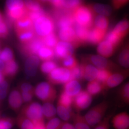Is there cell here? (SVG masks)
Wrapping results in <instances>:
<instances>
[{
    "instance_id": "11a10c76",
    "label": "cell",
    "mask_w": 129,
    "mask_h": 129,
    "mask_svg": "<svg viewBox=\"0 0 129 129\" xmlns=\"http://www.w3.org/2000/svg\"><path fill=\"white\" fill-rule=\"evenodd\" d=\"M63 1H50L48 2L55 9H62Z\"/></svg>"
},
{
    "instance_id": "ffe728a7",
    "label": "cell",
    "mask_w": 129,
    "mask_h": 129,
    "mask_svg": "<svg viewBox=\"0 0 129 129\" xmlns=\"http://www.w3.org/2000/svg\"><path fill=\"white\" fill-rule=\"evenodd\" d=\"M91 9L95 17L101 15L108 17L111 16L112 12V7L109 5L101 3H94L88 5Z\"/></svg>"
},
{
    "instance_id": "9c48e42d",
    "label": "cell",
    "mask_w": 129,
    "mask_h": 129,
    "mask_svg": "<svg viewBox=\"0 0 129 129\" xmlns=\"http://www.w3.org/2000/svg\"><path fill=\"white\" fill-rule=\"evenodd\" d=\"M128 78L129 68H122L113 72L108 80L104 85L105 90L117 87Z\"/></svg>"
},
{
    "instance_id": "60d3db41",
    "label": "cell",
    "mask_w": 129,
    "mask_h": 129,
    "mask_svg": "<svg viewBox=\"0 0 129 129\" xmlns=\"http://www.w3.org/2000/svg\"><path fill=\"white\" fill-rule=\"evenodd\" d=\"M112 73V71L108 70L98 69V73L96 80L104 85Z\"/></svg>"
},
{
    "instance_id": "83f0119b",
    "label": "cell",
    "mask_w": 129,
    "mask_h": 129,
    "mask_svg": "<svg viewBox=\"0 0 129 129\" xmlns=\"http://www.w3.org/2000/svg\"><path fill=\"white\" fill-rule=\"evenodd\" d=\"M109 23L108 17L98 15L95 17L93 27L107 32Z\"/></svg>"
},
{
    "instance_id": "91938a15",
    "label": "cell",
    "mask_w": 129,
    "mask_h": 129,
    "mask_svg": "<svg viewBox=\"0 0 129 129\" xmlns=\"http://www.w3.org/2000/svg\"><path fill=\"white\" fill-rule=\"evenodd\" d=\"M5 75L3 72H0V84L4 81L5 79Z\"/></svg>"
},
{
    "instance_id": "680465c9",
    "label": "cell",
    "mask_w": 129,
    "mask_h": 129,
    "mask_svg": "<svg viewBox=\"0 0 129 129\" xmlns=\"http://www.w3.org/2000/svg\"><path fill=\"white\" fill-rule=\"evenodd\" d=\"M5 62L0 59V72H3L5 68Z\"/></svg>"
},
{
    "instance_id": "f1b7e54d",
    "label": "cell",
    "mask_w": 129,
    "mask_h": 129,
    "mask_svg": "<svg viewBox=\"0 0 129 129\" xmlns=\"http://www.w3.org/2000/svg\"><path fill=\"white\" fill-rule=\"evenodd\" d=\"M37 55L39 58L42 61H50L55 57V51L52 48L44 46L40 49Z\"/></svg>"
},
{
    "instance_id": "44dd1931",
    "label": "cell",
    "mask_w": 129,
    "mask_h": 129,
    "mask_svg": "<svg viewBox=\"0 0 129 129\" xmlns=\"http://www.w3.org/2000/svg\"><path fill=\"white\" fill-rule=\"evenodd\" d=\"M81 85L79 81L72 80L64 84L63 92L74 98L81 90Z\"/></svg>"
},
{
    "instance_id": "1f68e13d",
    "label": "cell",
    "mask_w": 129,
    "mask_h": 129,
    "mask_svg": "<svg viewBox=\"0 0 129 129\" xmlns=\"http://www.w3.org/2000/svg\"><path fill=\"white\" fill-rule=\"evenodd\" d=\"M16 34L19 40L22 44H27L29 42L36 36L34 28L16 32Z\"/></svg>"
},
{
    "instance_id": "f35d334b",
    "label": "cell",
    "mask_w": 129,
    "mask_h": 129,
    "mask_svg": "<svg viewBox=\"0 0 129 129\" xmlns=\"http://www.w3.org/2000/svg\"><path fill=\"white\" fill-rule=\"evenodd\" d=\"M57 67V63L54 61H45L41 64L40 70L43 73L49 74Z\"/></svg>"
},
{
    "instance_id": "f546056e",
    "label": "cell",
    "mask_w": 129,
    "mask_h": 129,
    "mask_svg": "<svg viewBox=\"0 0 129 129\" xmlns=\"http://www.w3.org/2000/svg\"><path fill=\"white\" fill-rule=\"evenodd\" d=\"M18 70V64L14 60L5 63V68L3 72L5 76L12 77L16 75Z\"/></svg>"
},
{
    "instance_id": "e575fe53",
    "label": "cell",
    "mask_w": 129,
    "mask_h": 129,
    "mask_svg": "<svg viewBox=\"0 0 129 129\" xmlns=\"http://www.w3.org/2000/svg\"><path fill=\"white\" fill-rule=\"evenodd\" d=\"M17 122L20 129H34V122L22 114H21L18 116Z\"/></svg>"
},
{
    "instance_id": "7dc6e473",
    "label": "cell",
    "mask_w": 129,
    "mask_h": 129,
    "mask_svg": "<svg viewBox=\"0 0 129 129\" xmlns=\"http://www.w3.org/2000/svg\"><path fill=\"white\" fill-rule=\"evenodd\" d=\"M129 4V0H113L111 2L112 7L115 11L120 10Z\"/></svg>"
},
{
    "instance_id": "c3c4849f",
    "label": "cell",
    "mask_w": 129,
    "mask_h": 129,
    "mask_svg": "<svg viewBox=\"0 0 129 129\" xmlns=\"http://www.w3.org/2000/svg\"><path fill=\"white\" fill-rule=\"evenodd\" d=\"M112 117V115L108 114L104 117L101 122L94 127V129H109L110 120Z\"/></svg>"
},
{
    "instance_id": "7402d4cb",
    "label": "cell",
    "mask_w": 129,
    "mask_h": 129,
    "mask_svg": "<svg viewBox=\"0 0 129 129\" xmlns=\"http://www.w3.org/2000/svg\"><path fill=\"white\" fill-rule=\"evenodd\" d=\"M14 25L16 33L34 29V22L27 14L15 21Z\"/></svg>"
},
{
    "instance_id": "db71d44e",
    "label": "cell",
    "mask_w": 129,
    "mask_h": 129,
    "mask_svg": "<svg viewBox=\"0 0 129 129\" xmlns=\"http://www.w3.org/2000/svg\"><path fill=\"white\" fill-rule=\"evenodd\" d=\"M22 92H34V89L31 85L28 83H24L22 84L20 87Z\"/></svg>"
},
{
    "instance_id": "e0dca14e",
    "label": "cell",
    "mask_w": 129,
    "mask_h": 129,
    "mask_svg": "<svg viewBox=\"0 0 129 129\" xmlns=\"http://www.w3.org/2000/svg\"><path fill=\"white\" fill-rule=\"evenodd\" d=\"M112 30L122 40L129 35V19L127 17L122 19L115 25Z\"/></svg>"
},
{
    "instance_id": "2e32d148",
    "label": "cell",
    "mask_w": 129,
    "mask_h": 129,
    "mask_svg": "<svg viewBox=\"0 0 129 129\" xmlns=\"http://www.w3.org/2000/svg\"><path fill=\"white\" fill-rule=\"evenodd\" d=\"M112 123L114 129H129V114L122 112L113 117Z\"/></svg>"
},
{
    "instance_id": "9a60e30c",
    "label": "cell",
    "mask_w": 129,
    "mask_h": 129,
    "mask_svg": "<svg viewBox=\"0 0 129 129\" xmlns=\"http://www.w3.org/2000/svg\"><path fill=\"white\" fill-rule=\"evenodd\" d=\"M118 47L104 39L98 45L97 52L99 55L108 58L114 54Z\"/></svg>"
},
{
    "instance_id": "6f0895ef",
    "label": "cell",
    "mask_w": 129,
    "mask_h": 129,
    "mask_svg": "<svg viewBox=\"0 0 129 129\" xmlns=\"http://www.w3.org/2000/svg\"><path fill=\"white\" fill-rule=\"evenodd\" d=\"M60 129H75L73 124L67 122H62Z\"/></svg>"
},
{
    "instance_id": "d4e9b609",
    "label": "cell",
    "mask_w": 129,
    "mask_h": 129,
    "mask_svg": "<svg viewBox=\"0 0 129 129\" xmlns=\"http://www.w3.org/2000/svg\"><path fill=\"white\" fill-rule=\"evenodd\" d=\"M23 101L22 96L17 90H13L9 95L8 103L11 108L18 111L21 107Z\"/></svg>"
},
{
    "instance_id": "816d5d0a",
    "label": "cell",
    "mask_w": 129,
    "mask_h": 129,
    "mask_svg": "<svg viewBox=\"0 0 129 129\" xmlns=\"http://www.w3.org/2000/svg\"><path fill=\"white\" fill-rule=\"evenodd\" d=\"M8 84L7 81H4L0 84V100L4 99L7 95Z\"/></svg>"
},
{
    "instance_id": "5b68a950",
    "label": "cell",
    "mask_w": 129,
    "mask_h": 129,
    "mask_svg": "<svg viewBox=\"0 0 129 129\" xmlns=\"http://www.w3.org/2000/svg\"><path fill=\"white\" fill-rule=\"evenodd\" d=\"M34 28L36 35L43 38L54 32L55 23L54 19L46 13L35 22Z\"/></svg>"
},
{
    "instance_id": "ab89813d",
    "label": "cell",
    "mask_w": 129,
    "mask_h": 129,
    "mask_svg": "<svg viewBox=\"0 0 129 129\" xmlns=\"http://www.w3.org/2000/svg\"><path fill=\"white\" fill-rule=\"evenodd\" d=\"M73 99L74 98L62 91L59 96L58 103L67 108H71L73 104Z\"/></svg>"
},
{
    "instance_id": "6da1fadb",
    "label": "cell",
    "mask_w": 129,
    "mask_h": 129,
    "mask_svg": "<svg viewBox=\"0 0 129 129\" xmlns=\"http://www.w3.org/2000/svg\"><path fill=\"white\" fill-rule=\"evenodd\" d=\"M76 24L91 29L93 27L95 16L88 5H82L73 12Z\"/></svg>"
},
{
    "instance_id": "30bf717a",
    "label": "cell",
    "mask_w": 129,
    "mask_h": 129,
    "mask_svg": "<svg viewBox=\"0 0 129 129\" xmlns=\"http://www.w3.org/2000/svg\"><path fill=\"white\" fill-rule=\"evenodd\" d=\"M92 101V96L86 90H82L74 98L73 106L78 111L85 110Z\"/></svg>"
},
{
    "instance_id": "8fae6325",
    "label": "cell",
    "mask_w": 129,
    "mask_h": 129,
    "mask_svg": "<svg viewBox=\"0 0 129 129\" xmlns=\"http://www.w3.org/2000/svg\"><path fill=\"white\" fill-rule=\"evenodd\" d=\"M75 47L70 43L59 41L54 48L55 56L58 59L62 60L74 55Z\"/></svg>"
},
{
    "instance_id": "cb8c5ba5",
    "label": "cell",
    "mask_w": 129,
    "mask_h": 129,
    "mask_svg": "<svg viewBox=\"0 0 129 129\" xmlns=\"http://www.w3.org/2000/svg\"><path fill=\"white\" fill-rule=\"evenodd\" d=\"M107 32L93 27L90 30L88 43L92 45H98L104 40Z\"/></svg>"
},
{
    "instance_id": "277c9868",
    "label": "cell",
    "mask_w": 129,
    "mask_h": 129,
    "mask_svg": "<svg viewBox=\"0 0 129 129\" xmlns=\"http://www.w3.org/2000/svg\"><path fill=\"white\" fill-rule=\"evenodd\" d=\"M6 12L7 20L14 23L27 15V10L24 2L19 0H8L6 3Z\"/></svg>"
},
{
    "instance_id": "ac0fdd59",
    "label": "cell",
    "mask_w": 129,
    "mask_h": 129,
    "mask_svg": "<svg viewBox=\"0 0 129 129\" xmlns=\"http://www.w3.org/2000/svg\"><path fill=\"white\" fill-rule=\"evenodd\" d=\"M40 58L36 55L28 56L25 61V72L27 76L32 77L35 75L40 64Z\"/></svg>"
},
{
    "instance_id": "9f6ffc18",
    "label": "cell",
    "mask_w": 129,
    "mask_h": 129,
    "mask_svg": "<svg viewBox=\"0 0 129 129\" xmlns=\"http://www.w3.org/2000/svg\"><path fill=\"white\" fill-rule=\"evenodd\" d=\"M34 124H35L34 129H46L44 120L35 122Z\"/></svg>"
},
{
    "instance_id": "d6a6232c",
    "label": "cell",
    "mask_w": 129,
    "mask_h": 129,
    "mask_svg": "<svg viewBox=\"0 0 129 129\" xmlns=\"http://www.w3.org/2000/svg\"><path fill=\"white\" fill-rule=\"evenodd\" d=\"M41 38L45 46L53 49L59 41L58 36L54 32Z\"/></svg>"
},
{
    "instance_id": "7bdbcfd3",
    "label": "cell",
    "mask_w": 129,
    "mask_h": 129,
    "mask_svg": "<svg viewBox=\"0 0 129 129\" xmlns=\"http://www.w3.org/2000/svg\"><path fill=\"white\" fill-rule=\"evenodd\" d=\"M24 2L25 7L28 12L37 11L42 9L39 2L26 1Z\"/></svg>"
},
{
    "instance_id": "d6986e66",
    "label": "cell",
    "mask_w": 129,
    "mask_h": 129,
    "mask_svg": "<svg viewBox=\"0 0 129 129\" xmlns=\"http://www.w3.org/2000/svg\"><path fill=\"white\" fill-rule=\"evenodd\" d=\"M80 64L83 70V80L89 82L95 80L98 69L92 64L83 61H82Z\"/></svg>"
},
{
    "instance_id": "836d02e7",
    "label": "cell",
    "mask_w": 129,
    "mask_h": 129,
    "mask_svg": "<svg viewBox=\"0 0 129 129\" xmlns=\"http://www.w3.org/2000/svg\"><path fill=\"white\" fill-rule=\"evenodd\" d=\"M57 111L59 117L64 121L70 120L74 114L72 112L71 108H67L58 103L57 104Z\"/></svg>"
},
{
    "instance_id": "4316f807",
    "label": "cell",
    "mask_w": 129,
    "mask_h": 129,
    "mask_svg": "<svg viewBox=\"0 0 129 129\" xmlns=\"http://www.w3.org/2000/svg\"><path fill=\"white\" fill-rule=\"evenodd\" d=\"M76 37L81 45L88 43L89 35L91 29L75 24L74 27Z\"/></svg>"
},
{
    "instance_id": "74e56055",
    "label": "cell",
    "mask_w": 129,
    "mask_h": 129,
    "mask_svg": "<svg viewBox=\"0 0 129 129\" xmlns=\"http://www.w3.org/2000/svg\"><path fill=\"white\" fill-rule=\"evenodd\" d=\"M0 59L5 63L14 60V55L13 51L10 47H5L1 51Z\"/></svg>"
},
{
    "instance_id": "94428289",
    "label": "cell",
    "mask_w": 129,
    "mask_h": 129,
    "mask_svg": "<svg viewBox=\"0 0 129 129\" xmlns=\"http://www.w3.org/2000/svg\"><path fill=\"white\" fill-rule=\"evenodd\" d=\"M5 19L1 12L0 11V21L5 20Z\"/></svg>"
},
{
    "instance_id": "5bb4252c",
    "label": "cell",
    "mask_w": 129,
    "mask_h": 129,
    "mask_svg": "<svg viewBox=\"0 0 129 129\" xmlns=\"http://www.w3.org/2000/svg\"><path fill=\"white\" fill-rule=\"evenodd\" d=\"M23 45V52L28 56L36 55L40 49L42 47L45 46L42 38L36 35L31 41Z\"/></svg>"
},
{
    "instance_id": "f907efd6",
    "label": "cell",
    "mask_w": 129,
    "mask_h": 129,
    "mask_svg": "<svg viewBox=\"0 0 129 129\" xmlns=\"http://www.w3.org/2000/svg\"><path fill=\"white\" fill-rule=\"evenodd\" d=\"M9 27L5 20L0 21V38H5L9 32Z\"/></svg>"
},
{
    "instance_id": "b9f144b4",
    "label": "cell",
    "mask_w": 129,
    "mask_h": 129,
    "mask_svg": "<svg viewBox=\"0 0 129 129\" xmlns=\"http://www.w3.org/2000/svg\"><path fill=\"white\" fill-rule=\"evenodd\" d=\"M63 67L71 70L79 64L78 60L74 55L66 58L62 60Z\"/></svg>"
},
{
    "instance_id": "3957f363",
    "label": "cell",
    "mask_w": 129,
    "mask_h": 129,
    "mask_svg": "<svg viewBox=\"0 0 129 129\" xmlns=\"http://www.w3.org/2000/svg\"><path fill=\"white\" fill-rule=\"evenodd\" d=\"M109 106L108 102L104 101L94 106L86 114L84 117L91 128L95 127L103 120Z\"/></svg>"
},
{
    "instance_id": "bcb514c9",
    "label": "cell",
    "mask_w": 129,
    "mask_h": 129,
    "mask_svg": "<svg viewBox=\"0 0 129 129\" xmlns=\"http://www.w3.org/2000/svg\"><path fill=\"white\" fill-rule=\"evenodd\" d=\"M14 123V119L12 118H3L0 120V129H11Z\"/></svg>"
},
{
    "instance_id": "4dcf8cb0",
    "label": "cell",
    "mask_w": 129,
    "mask_h": 129,
    "mask_svg": "<svg viewBox=\"0 0 129 129\" xmlns=\"http://www.w3.org/2000/svg\"><path fill=\"white\" fill-rule=\"evenodd\" d=\"M72 119L75 129H90V127L85 119L84 116L80 114H74Z\"/></svg>"
},
{
    "instance_id": "603a6c76",
    "label": "cell",
    "mask_w": 129,
    "mask_h": 129,
    "mask_svg": "<svg viewBox=\"0 0 129 129\" xmlns=\"http://www.w3.org/2000/svg\"><path fill=\"white\" fill-rule=\"evenodd\" d=\"M117 98L123 106L129 105V81L123 84L118 89Z\"/></svg>"
},
{
    "instance_id": "8d00e7d4",
    "label": "cell",
    "mask_w": 129,
    "mask_h": 129,
    "mask_svg": "<svg viewBox=\"0 0 129 129\" xmlns=\"http://www.w3.org/2000/svg\"><path fill=\"white\" fill-rule=\"evenodd\" d=\"M83 4V2L81 1H63L62 9L67 11L73 12L77 7Z\"/></svg>"
},
{
    "instance_id": "484cf974",
    "label": "cell",
    "mask_w": 129,
    "mask_h": 129,
    "mask_svg": "<svg viewBox=\"0 0 129 129\" xmlns=\"http://www.w3.org/2000/svg\"><path fill=\"white\" fill-rule=\"evenodd\" d=\"M86 88V90L92 96L97 95L105 91L104 85L96 80L89 82Z\"/></svg>"
},
{
    "instance_id": "52a82bcc",
    "label": "cell",
    "mask_w": 129,
    "mask_h": 129,
    "mask_svg": "<svg viewBox=\"0 0 129 129\" xmlns=\"http://www.w3.org/2000/svg\"><path fill=\"white\" fill-rule=\"evenodd\" d=\"M48 79L53 84H65L72 80L71 70L63 67H58L48 74Z\"/></svg>"
},
{
    "instance_id": "ba28073f",
    "label": "cell",
    "mask_w": 129,
    "mask_h": 129,
    "mask_svg": "<svg viewBox=\"0 0 129 129\" xmlns=\"http://www.w3.org/2000/svg\"><path fill=\"white\" fill-rule=\"evenodd\" d=\"M42 108L39 103L33 102L24 106L21 114L24 115L34 123L44 120Z\"/></svg>"
},
{
    "instance_id": "7a4b0ae2",
    "label": "cell",
    "mask_w": 129,
    "mask_h": 129,
    "mask_svg": "<svg viewBox=\"0 0 129 129\" xmlns=\"http://www.w3.org/2000/svg\"><path fill=\"white\" fill-rule=\"evenodd\" d=\"M82 61L92 64L98 69H106L114 72L122 68L116 63L98 55L88 54L82 56Z\"/></svg>"
},
{
    "instance_id": "f6af8a7d",
    "label": "cell",
    "mask_w": 129,
    "mask_h": 129,
    "mask_svg": "<svg viewBox=\"0 0 129 129\" xmlns=\"http://www.w3.org/2000/svg\"><path fill=\"white\" fill-rule=\"evenodd\" d=\"M62 122L57 118H54L49 120L45 125L46 129H60Z\"/></svg>"
},
{
    "instance_id": "681fc988",
    "label": "cell",
    "mask_w": 129,
    "mask_h": 129,
    "mask_svg": "<svg viewBox=\"0 0 129 129\" xmlns=\"http://www.w3.org/2000/svg\"><path fill=\"white\" fill-rule=\"evenodd\" d=\"M46 12L42 9L40 11L35 12H27V15L32 21V22L34 23L38 19L41 17L45 14H46Z\"/></svg>"
},
{
    "instance_id": "ee69618b",
    "label": "cell",
    "mask_w": 129,
    "mask_h": 129,
    "mask_svg": "<svg viewBox=\"0 0 129 129\" xmlns=\"http://www.w3.org/2000/svg\"><path fill=\"white\" fill-rule=\"evenodd\" d=\"M72 80L80 81L83 80V72L81 64H78L75 68L71 70Z\"/></svg>"
},
{
    "instance_id": "f5cc1de1",
    "label": "cell",
    "mask_w": 129,
    "mask_h": 129,
    "mask_svg": "<svg viewBox=\"0 0 129 129\" xmlns=\"http://www.w3.org/2000/svg\"><path fill=\"white\" fill-rule=\"evenodd\" d=\"M34 92H22V99L25 103H29L32 101Z\"/></svg>"
},
{
    "instance_id": "7c38bea8",
    "label": "cell",
    "mask_w": 129,
    "mask_h": 129,
    "mask_svg": "<svg viewBox=\"0 0 129 129\" xmlns=\"http://www.w3.org/2000/svg\"><path fill=\"white\" fill-rule=\"evenodd\" d=\"M58 36L61 41L70 43L75 48L81 45L77 39L73 27H67L60 29Z\"/></svg>"
},
{
    "instance_id": "4fadbf2b",
    "label": "cell",
    "mask_w": 129,
    "mask_h": 129,
    "mask_svg": "<svg viewBox=\"0 0 129 129\" xmlns=\"http://www.w3.org/2000/svg\"><path fill=\"white\" fill-rule=\"evenodd\" d=\"M117 56V63L121 68H129V37L122 42Z\"/></svg>"
},
{
    "instance_id": "8992f818",
    "label": "cell",
    "mask_w": 129,
    "mask_h": 129,
    "mask_svg": "<svg viewBox=\"0 0 129 129\" xmlns=\"http://www.w3.org/2000/svg\"><path fill=\"white\" fill-rule=\"evenodd\" d=\"M36 95L42 101L51 103L56 97V91L51 83L42 82L36 86L35 91Z\"/></svg>"
},
{
    "instance_id": "6125c7cd",
    "label": "cell",
    "mask_w": 129,
    "mask_h": 129,
    "mask_svg": "<svg viewBox=\"0 0 129 129\" xmlns=\"http://www.w3.org/2000/svg\"><path fill=\"white\" fill-rule=\"evenodd\" d=\"M1 51L0 50V53H1Z\"/></svg>"
},
{
    "instance_id": "d590c367",
    "label": "cell",
    "mask_w": 129,
    "mask_h": 129,
    "mask_svg": "<svg viewBox=\"0 0 129 129\" xmlns=\"http://www.w3.org/2000/svg\"><path fill=\"white\" fill-rule=\"evenodd\" d=\"M42 110L45 117L49 120L54 118L56 113L55 108L51 103H45L43 105Z\"/></svg>"
}]
</instances>
